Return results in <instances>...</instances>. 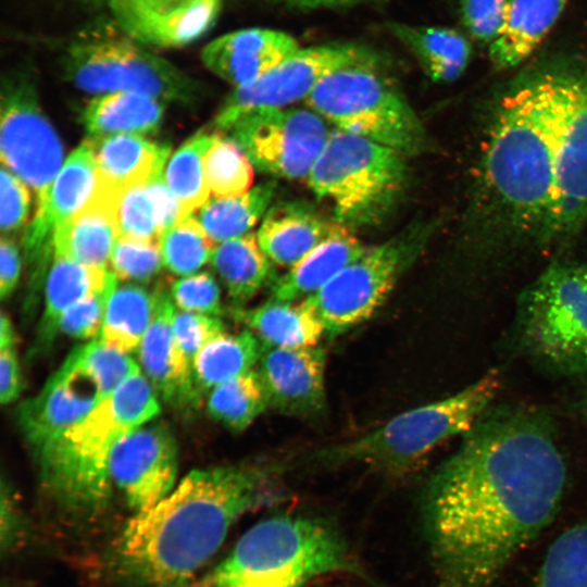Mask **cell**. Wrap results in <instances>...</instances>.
<instances>
[{
	"mask_svg": "<svg viewBox=\"0 0 587 587\" xmlns=\"http://www.w3.org/2000/svg\"><path fill=\"white\" fill-rule=\"evenodd\" d=\"M170 294L180 311L215 317L224 313L220 287L210 273H195L176 279Z\"/></svg>",
	"mask_w": 587,
	"mask_h": 587,
	"instance_id": "cell-44",
	"label": "cell"
},
{
	"mask_svg": "<svg viewBox=\"0 0 587 587\" xmlns=\"http://www.w3.org/2000/svg\"><path fill=\"white\" fill-rule=\"evenodd\" d=\"M63 68L76 87L88 92L136 91L183 104L200 93L197 82L126 34L73 41L63 54Z\"/></svg>",
	"mask_w": 587,
	"mask_h": 587,
	"instance_id": "cell-10",
	"label": "cell"
},
{
	"mask_svg": "<svg viewBox=\"0 0 587 587\" xmlns=\"http://www.w3.org/2000/svg\"><path fill=\"white\" fill-rule=\"evenodd\" d=\"M1 552H14L24 541L27 534L26 519L14 490L2 479L1 482V524H0Z\"/></svg>",
	"mask_w": 587,
	"mask_h": 587,
	"instance_id": "cell-49",
	"label": "cell"
},
{
	"mask_svg": "<svg viewBox=\"0 0 587 587\" xmlns=\"http://www.w3.org/2000/svg\"><path fill=\"white\" fill-rule=\"evenodd\" d=\"M341 573L364 577L338 528L323 519L284 513L247 529L198 587H304Z\"/></svg>",
	"mask_w": 587,
	"mask_h": 587,
	"instance_id": "cell-5",
	"label": "cell"
},
{
	"mask_svg": "<svg viewBox=\"0 0 587 587\" xmlns=\"http://www.w3.org/2000/svg\"><path fill=\"white\" fill-rule=\"evenodd\" d=\"M277 474L259 463L190 471L123 527L108 555L113 577L125 587H190L242 515L278 500Z\"/></svg>",
	"mask_w": 587,
	"mask_h": 587,
	"instance_id": "cell-2",
	"label": "cell"
},
{
	"mask_svg": "<svg viewBox=\"0 0 587 587\" xmlns=\"http://www.w3.org/2000/svg\"><path fill=\"white\" fill-rule=\"evenodd\" d=\"M333 225L309 204L280 202L270 207L257 237L271 262L290 268L329 234Z\"/></svg>",
	"mask_w": 587,
	"mask_h": 587,
	"instance_id": "cell-26",
	"label": "cell"
},
{
	"mask_svg": "<svg viewBox=\"0 0 587 587\" xmlns=\"http://www.w3.org/2000/svg\"><path fill=\"white\" fill-rule=\"evenodd\" d=\"M84 1H87V2H99V1H102V0H84Z\"/></svg>",
	"mask_w": 587,
	"mask_h": 587,
	"instance_id": "cell-55",
	"label": "cell"
},
{
	"mask_svg": "<svg viewBox=\"0 0 587 587\" xmlns=\"http://www.w3.org/2000/svg\"><path fill=\"white\" fill-rule=\"evenodd\" d=\"M0 147L2 166L35 193L33 222L40 221L62 162L63 149L40 109L35 85L26 74L8 76L2 83Z\"/></svg>",
	"mask_w": 587,
	"mask_h": 587,
	"instance_id": "cell-12",
	"label": "cell"
},
{
	"mask_svg": "<svg viewBox=\"0 0 587 587\" xmlns=\"http://www.w3.org/2000/svg\"><path fill=\"white\" fill-rule=\"evenodd\" d=\"M115 280L107 289L85 297L72 305L62 316L59 332L79 340H93L99 338L107 303Z\"/></svg>",
	"mask_w": 587,
	"mask_h": 587,
	"instance_id": "cell-46",
	"label": "cell"
},
{
	"mask_svg": "<svg viewBox=\"0 0 587 587\" xmlns=\"http://www.w3.org/2000/svg\"><path fill=\"white\" fill-rule=\"evenodd\" d=\"M21 275V255L11 237L0 241V298L5 300L14 291Z\"/></svg>",
	"mask_w": 587,
	"mask_h": 587,
	"instance_id": "cell-50",
	"label": "cell"
},
{
	"mask_svg": "<svg viewBox=\"0 0 587 587\" xmlns=\"http://www.w3.org/2000/svg\"><path fill=\"white\" fill-rule=\"evenodd\" d=\"M76 348L82 363L98 380L104 397L141 371L128 353L108 346L99 338Z\"/></svg>",
	"mask_w": 587,
	"mask_h": 587,
	"instance_id": "cell-43",
	"label": "cell"
},
{
	"mask_svg": "<svg viewBox=\"0 0 587 587\" xmlns=\"http://www.w3.org/2000/svg\"><path fill=\"white\" fill-rule=\"evenodd\" d=\"M116 218L120 236L149 240H160L166 229L182 221L179 203L163 175L123 191Z\"/></svg>",
	"mask_w": 587,
	"mask_h": 587,
	"instance_id": "cell-31",
	"label": "cell"
},
{
	"mask_svg": "<svg viewBox=\"0 0 587 587\" xmlns=\"http://www.w3.org/2000/svg\"><path fill=\"white\" fill-rule=\"evenodd\" d=\"M154 305L155 290L117 282L108 299L99 339L122 352L135 351L149 328Z\"/></svg>",
	"mask_w": 587,
	"mask_h": 587,
	"instance_id": "cell-35",
	"label": "cell"
},
{
	"mask_svg": "<svg viewBox=\"0 0 587 587\" xmlns=\"http://www.w3.org/2000/svg\"><path fill=\"white\" fill-rule=\"evenodd\" d=\"M461 20L470 35L482 43H494L508 16V0H461Z\"/></svg>",
	"mask_w": 587,
	"mask_h": 587,
	"instance_id": "cell-47",
	"label": "cell"
},
{
	"mask_svg": "<svg viewBox=\"0 0 587 587\" xmlns=\"http://www.w3.org/2000/svg\"><path fill=\"white\" fill-rule=\"evenodd\" d=\"M492 370L458 392L401 412L352 440L319 450L323 463H361L402 474L447 439L466 434L483 416L500 388Z\"/></svg>",
	"mask_w": 587,
	"mask_h": 587,
	"instance_id": "cell-6",
	"label": "cell"
},
{
	"mask_svg": "<svg viewBox=\"0 0 587 587\" xmlns=\"http://www.w3.org/2000/svg\"><path fill=\"white\" fill-rule=\"evenodd\" d=\"M419 246L390 239L364 252L303 301L326 334L336 336L367 321L383 304Z\"/></svg>",
	"mask_w": 587,
	"mask_h": 587,
	"instance_id": "cell-13",
	"label": "cell"
},
{
	"mask_svg": "<svg viewBox=\"0 0 587 587\" xmlns=\"http://www.w3.org/2000/svg\"><path fill=\"white\" fill-rule=\"evenodd\" d=\"M366 248L338 221L329 234L272 286L270 299L304 300L314 295Z\"/></svg>",
	"mask_w": 587,
	"mask_h": 587,
	"instance_id": "cell-25",
	"label": "cell"
},
{
	"mask_svg": "<svg viewBox=\"0 0 587 587\" xmlns=\"http://www.w3.org/2000/svg\"><path fill=\"white\" fill-rule=\"evenodd\" d=\"M389 29L413 51L434 82H453L469 65L471 43L455 29L395 23Z\"/></svg>",
	"mask_w": 587,
	"mask_h": 587,
	"instance_id": "cell-32",
	"label": "cell"
},
{
	"mask_svg": "<svg viewBox=\"0 0 587 587\" xmlns=\"http://www.w3.org/2000/svg\"><path fill=\"white\" fill-rule=\"evenodd\" d=\"M214 245L198 218L192 216L177 222L160 237L164 266L183 276L195 274L211 261Z\"/></svg>",
	"mask_w": 587,
	"mask_h": 587,
	"instance_id": "cell-41",
	"label": "cell"
},
{
	"mask_svg": "<svg viewBox=\"0 0 587 587\" xmlns=\"http://www.w3.org/2000/svg\"><path fill=\"white\" fill-rule=\"evenodd\" d=\"M519 328L541 364L564 374L587 371V264L544 271L522 296Z\"/></svg>",
	"mask_w": 587,
	"mask_h": 587,
	"instance_id": "cell-9",
	"label": "cell"
},
{
	"mask_svg": "<svg viewBox=\"0 0 587 587\" xmlns=\"http://www.w3.org/2000/svg\"><path fill=\"white\" fill-rule=\"evenodd\" d=\"M173 333L183 362L192 371L199 351L211 339L224 333V324L220 317L176 310Z\"/></svg>",
	"mask_w": 587,
	"mask_h": 587,
	"instance_id": "cell-45",
	"label": "cell"
},
{
	"mask_svg": "<svg viewBox=\"0 0 587 587\" xmlns=\"http://www.w3.org/2000/svg\"><path fill=\"white\" fill-rule=\"evenodd\" d=\"M175 308L171 294L155 289L153 316L138 347L139 364L158 397L172 405H192L198 402L192 371L183 362L174 339Z\"/></svg>",
	"mask_w": 587,
	"mask_h": 587,
	"instance_id": "cell-22",
	"label": "cell"
},
{
	"mask_svg": "<svg viewBox=\"0 0 587 587\" xmlns=\"http://www.w3.org/2000/svg\"><path fill=\"white\" fill-rule=\"evenodd\" d=\"M359 63L325 75L304 102L335 128L392 148L405 157L425 149V129L408 101L377 70Z\"/></svg>",
	"mask_w": 587,
	"mask_h": 587,
	"instance_id": "cell-8",
	"label": "cell"
},
{
	"mask_svg": "<svg viewBox=\"0 0 587 587\" xmlns=\"http://www.w3.org/2000/svg\"><path fill=\"white\" fill-rule=\"evenodd\" d=\"M405 155L367 138L333 128L307 177L345 225L374 224L398 200L407 180Z\"/></svg>",
	"mask_w": 587,
	"mask_h": 587,
	"instance_id": "cell-7",
	"label": "cell"
},
{
	"mask_svg": "<svg viewBox=\"0 0 587 587\" xmlns=\"http://www.w3.org/2000/svg\"><path fill=\"white\" fill-rule=\"evenodd\" d=\"M214 138L215 134H196L174 152L166 165L164 180L179 203L182 220L209 199L204 157Z\"/></svg>",
	"mask_w": 587,
	"mask_h": 587,
	"instance_id": "cell-37",
	"label": "cell"
},
{
	"mask_svg": "<svg viewBox=\"0 0 587 587\" xmlns=\"http://www.w3.org/2000/svg\"><path fill=\"white\" fill-rule=\"evenodd\" d=\"M330 132L311 109L272 108L243 114L224 133L259 171L307 179Z\"/></svg>",
	"mask_w": 587,
	"mask_h": 587,
	"instance_id": "cell-14",
	"label": "cell"
},
{
	"mask_svg": "<svg viewBox=\"0 0 587 587\" xmlns=\"http://www.w3.org/2000/svg\"><path fill=\"white\" fill-rule=\"evenodd\" d=\"M22 391V375L15 348L0 350V401L14 402Z\"/></svg>",
	"mask_w": 587,
	"mask_h": 587,
	"instance_id": "cell-51",
	"label": "cell"
},
{
	"mask_svg": "<svg viewBox=\"0 0 587 587\" xmlns=\"http://www.w3.org/2000/svg\"><path fill=\"white\" fill-rule=\"evenodd\" d=\"M211 263L237 308L252 299L272 275L271 261L254 233L218 243Z\"/></svg>",
	"mask_w": 587,
	"mask_h": 587,
	"instance_id": "cell-34",
	"label": "cell"
},
{
	"mask_svg": "<svg viewBox=\"0 0 587 587\" xmlns=\"http://www.w3.org/2000/svg\"><path fill=\"white\" fill-rule=\"evenodd\" d=\"M103 396L75 348L40 391L17 410V424L33 457L84 419Z\"/></svg>",
	"mask_w": 587,
	"mask_h": 587,
	"instance_id": "cell-16",
	"label": "cell"
},
{
	"mask_svg": "<svg viewBox=\"0 0 587 587\" xmlns=\"http://www.w3.org/2000/svg\"><path fill=\"white\" fill-rule=\"evenodd\" d=\"M536 587H587V523L567 528L551 544Z\"/></svg>",
	"mask_w": 587,
	"mask_h": 587,
	"instance_id": "cell-39",
	"label": "cell"
},
{
	"mask_svg": "<svg viewBox=\"0 0 587 587\" xmlns=\"http://www.w3.org/2000/svg\"><path fill=\"white\" fill-rule=\"evenodd\" d=\"M16 337L13 324L9 315L1 313L0 323V350L15 348Z\"/></svg>",
	"mask_w": 587,
	"mask_h": 587,
	"instance_id": "cell-53",
	"label": "cell"
},
{
	"mask_svg": "<svg viewBox=\"0 0 587 587\" xmlns=\"http://www.w3.org/2000/svg\"><path fill=\"white\" fill-rule=\"evenodd\" d=\"M299 49L279 30L246 28L209 42L201 52L207 68L236 87L253 83Z\"/></svg>",
	"mask_w": 587,
	"mask_h": 587,
	"instance_id": "cell-21",
	"label": "cell"
},
{
	"mask_svg": "<svg viewBox=\"0 0 587 587\" xmlns=\"http://www.w3.org/2000/svg\"><path fill=\"white\" fill-rule=\"evenodd\" d=\"M266 409L265 390L257 370H251L209 391L207 411L227 429L246 430Z\"/></svg>",
	"mask_w": 587,
	"mask_h": 587,
	"instance_id": "cell-38",
	"label": "cell"
},
{
	"mask_svg": "<svg viewBox=\"0 0 587 587\" xmlns=\"http://www.w3.org/2000/svg\"><path fill=\"white\" fill-rule=\"evenodd\" d=\"M98 177L93 151L85 140L66 159L52 183L43 217L32 222L25 232V257L29 282L39 284L53 253L54 229L82 210L93 197Z\"/></svg>",
	"mask_w": 587,
	"mask_h": 587,
	"instance_id": "cell-20",
	"label": "cell"
},
{
	"mask_svg": "<svg viewBox=\"0 0 587 587\" xmlns=\"http://www.w3.org/2000/svg\"><path fill=\"white\" fill-rule=\"evenodd\" d=\"M0 226L3 237L15 235L25 225L30 208L32 195L27 185L11 171L1 167Z\"/></svg>",
	"mask_w": 587,
	"mask_h": 587,
	"instance_id": "cell-48",
	"label": "cell"
},
{
	"mask_svg": "<svg viewBox=\"0 0 587 587\" xmlns=\"http://www.w3.org/2000/svg\"><path fill=\"white\" fill-rule=\"evenodd\" d=\"M158 398L140 371L34 455L39 483L66 521L87 526L100 520L112 496V451L123 437L158 416Z\"/></svg>",
	"mask_w": 587,
	"mask_h": 587,
	"instance_id": "cell-4",
	"label": "cell"
},
{
	"mask_svg": "<svg viewBox=\"0 0 587 587\" xmlns=\"http://www.w3.org/2000/svg\"><path fill=\"white\" fill-rule=\"evenodd\" d=\"M98 189L118 197L126 189L163 175L170 147L140 135L89 137Z\"/></svg>",
	"mask_w": 587,
	"mask_h": 587,
	"instance_id": "cell-24",
	"label": "cell"
},
{
	"mask_svg": "<svg viewBox=\"0 0 587 587\" xmlns=\"http://www.w3.org/2000/svg\"><path fill=\"white\" fill-rule=\"evenodd\" d=\"M378 61L373 50L350 42L299 48L253 83L236 87L217 112L213 126L224 133L246 113L287 108L305 100L317 83L335 70Z\"/></svg>",
	"mask_w": 587,
	"mask_h": 587,
	"instance_id": "cell-15",
	"label": "cell"
},
{
	"mask_svg": "<svg viewBox=\"0 0 587 587\" xmlns=\"http://www.w3.org/2000/svg\"><path fill=\"white\" fill-rule=\"evenodd\" d=\"M584 405L587 410V391L585 392V396H584Z\"/></svg>",
	"mask_w": 587,
	"mask_h": 587,
	"instance_id": "cell-54",
	"label": "cell"
},
{
	"mask_svg": "<svg viewBox=\"0 0 587 587\" xmlns=\"http://www.w3.org/2000/svg\"><path fill=\"white\" fill-rule=\"evenodd\" d=\"M276 184L265 182L241 196L213 198L200 209L198 221L214 243L248 234L267 212L275 196Z\"/></svg>",
	"mask_w": 587,
	"mask_h": 587,
	"instance_id": "cell-36",
	"label": "cell"
},
{
	"mask_svg": "<svg viewBox=\"0 0 587 587\" xmlns=\"http://www.w3.org/2000/svg\"><path fill=\"white\" fill-rule=\"evenodd\" d=\"M204 173L215 198L241 196L253 182V165L248 157L230 138L217 134L204 157Z\"/></svg>",
	"mask_w": 587,
	"mask_h": 587,
	"instance_id": "cell-40",
	"label": "cell"
},
{
	"mask_svg": "<svg viewBox=\"0 0 587 587\" xmlns=\"http://www.w3.org/2000/svg\"><path fill=\"white\" fill-rule=\"evenodd\" d=\"M565 479L562 452L539 414L482 416L423 492L437 587H492L553 519Z\"/></svg>",
	"mask_w": 587,
	"mask_h": 587,
	"instance_id": "cell-1",
	"label": "cell"
},
{
	"mask_svg": "<svg viewBox=\"0 0 587 587\" xmlns=\"http://www.w3.org/2000/svg\"><path fill=\"white\" fill-rule=\"evenodd\" d=\"M118 197L97 188L91 200L53 233V258H66L91 267L109 268L120 237Z\"/></svg>",
	"mask_w": 587,
	"mask_h": 587,
	"instance_id": "cell-23",
	"label": "cell"
},
{
	"mask_svg": "<svg viewBox=\"0 0 587 587\" xmlns=\"http://www.w3.org/2000/svg\"><path fill=\"white\" fill-rule=\"evenodd\" d=\"M285 3L299 7V8H334V7H344L349 4H355L369 0H280Z\"/></svg>",
	"mask_w": 587,
	"mask_h": 587,
	"instance_id": "cell-52",
	"label": "cell"
},
{
	"mask_svg": "<svg viewBox=\"0 0 587 587\" xmlns=\"http://www.w3.org/2000/svg\"><path fill=\"white\" fill-rule=\"evenodd\" d=\"M90 137L147 135L158 130L163 117L159 99L136 91H117L92 99L83 112Z\"/></svg>",
	"mask_w": 587,
	"mask_h": 587,
	"instance_id": "cell-30",
	"label": "cell"
},
{
	"mask_svg": "<svg viewBox=\"0 0 587 587\" xmlns=\"http://www.w3.org/2000/svg\"><path fill=\"white\" fill-rule=\"evenodd\" d=\"M560 58L514 79L496 102L478 165L476 213L488 239L542 236L551 204Z\"/></svg>",
	"mask_w": 587,
	"mask_h": 587,
	"instance_id": "cell-3",
	"label": "cell"
},
{
	"mask_svg": "<svg viewBox=\"0 0 587 587\" xmlns=\"http://www.w3.org/2000/svg\"><path fill=\"white\" fill-rule=\"evenodd\" d=\"M122 32L145 46L180 47L213 25L221 0H107Z\"/></svg>",
	"mask_w": 587,
	"mask_h": 587,
	"instance_id": "cell-19",
	"label": "cell"
},
{
	"mask_svg": "<svg viewBox=\"0 0 587 587\" xmlns=\"http://www.w3.org/2000/svg\"><path fill=\"white\" fill-rule=\"evenodd\" d=\"M261 351L262 342L249 329L237 334L222 333L211 339L193 361L192 378L198 401L214 387L253 370Z\"/></svg>",
	"mask_w": 587,
	"mask_h": 587,
	"instance_id": "cell-33",
	"label": "cell"
},
{
	"mask_svg": "<svg viewBox=\"0 0 587 587\" xmlns=\"http://www.w3.org/2000/svg\"><path fill=\"white\" fill-rule=\"evenodd\" d=\"M160 240L120 236L114 245L110 266L118 280L146 283L163 266Z\"/></svg>",
	"mask_w": 587,
	"mask_h": 587,
	"instance_id": "cell-42",
	"label": "cell"
},
{
	"mask_svg": "<svg viewBox=\"0 0 587 587\" xmlns=\"http://www.w3.org/2000/svg\"><path fill=\"white\" fill-rule=\"evenodd\" d=\"M178 447L163 423L146 424L123 437L110 458L112 484L134 513L146 511L175 486Z\"/></svg>",
	"mask_w": 587,
	"mask_h": 587,
	"instance_id": "cell-17",
	"label": "cell"
},
{
	"mask_svg": "<svg viewBox=\"0 0 587 587\" xmlns=\"http://www.w3.org/2000/svg\"><path fill=\"white\" fill-rule=\"evenodd\" d=\"M560 58L553 189L540 241L561 247L587 222V60Z\"/></svg>",
	"mask_w": 587,
	"mask_h": 587,
	"instance_id": "cell-11",
	"label": "cell"
},
{
	"mask_svg": "<svg viewBox=\"0 0 587 587\" xmlns=\"http://www.w3.org/2000/svg\"><path fill=\"white\" fill-rule=\"evenodd\" d=\"M117 277L110 268L91 267L66 258H53L45 287L43 312L30 354L48 351L64 313L87 296L107 289Z\"/></svg>",
	"mask_w": 587,
	"mask_h": 587,
	"instance_id": "cell-27",
	"label": "cell"
},
{
	"mask_svg": "<svg viewBox=\"0 0 587 587\" xmlns=\"http://www.w3.org/2000/svg\"><path fill=\"white\" fill-rule=\"evenodd\" d=\"M234 316L245 324L264 346L307 348L317 346L325 334L315 313L302 300L268 299L251 309L236 308Z\"/></svg>",
	"mask_w": 587,
	"mask_h": 587,
	"instance_id": "cell-29",
	"label": "cell"
},
{
	"mask_svg": "<svg viewBox=\"0 0 587 587\" xmlns=\"http://www.w3.org/2000/svg\"><path fill=\"white\" fill-rule=\"evenodd\" d=\"M569 0H508L500 37L489 46L492 64L509 70L523 63L541 45Z\"/></svg>",
	"mask_w": 587,
	"mask_h": 587,
	"instance_id": "cell-28",
	"label": "cell"
},
{
	"mask_svg": "<svg viewBox=\"0 0 587 587\" xmlns=\"http://www.w3.org/2000/svg\"><path fill=\"white\" fill-rule=\"evenodd\" d=\"M326 351L320 346L277 348L262 345L257 372L268 408L289 416L309 417L323 412Z\"/></svg>",
	"mask_w": 587,
	"mask_h": 587,
	"instance_id": "cell-18",
	"label": "cell"
}]
</instances>
